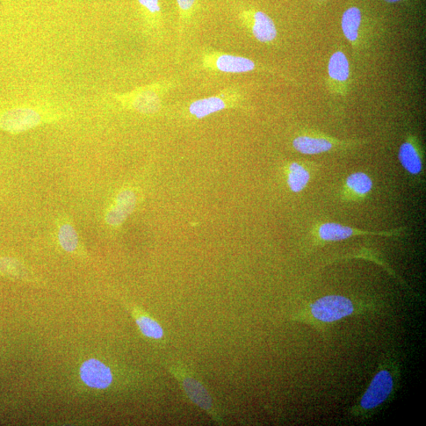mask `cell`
<instances>
[{
	"label": "cell",
	"instance_id": "1",
	"mask_svg": "<svg viewBox=\"0 0 426 426\" xmlns=\"http://www.w3.org/2000/svg\"><path fill=\"white\" fill-rule=\"evenodd\" d=\"M71 115L67 107L50 103L7 107L0 110V129L11 134H19L66 119Z\"/></svg>",
	"mask_w": 426,
	"mask_h": 426
},
{
	"label": "cell",
	"instance_id": "2",
	"mask_svg": "<svg viewBox=\"0 0 426 426\" xmlns=\"http://www.w3.org/2000/svg\"><path fill=\"white\" fill-rule=\"evenodd\" d=\"M171 86L170 82H157L141 86L122 95L115 93L112 97L126 110L142 115H154L160 111L162 97Z\"/></svg>",
	"mask_w": 426,
	"mask_h": 426
},
{
	"label": "cell",
	"instance_id": "17",
	"mask_svg": "<svg viewBox=\"0 0 426 426\" xmlns=\"http://www.w3.org/2000/svg\"><path fill=\"white\" fill-rule=\"evenodd\" d=\"M131 311L137 326L144 336L154 339V341H161L164 338L165 334L163 327L153 317L137 307H131Z\"/></svg>",
	"mask_w": 426,
	"mask_h": 426
},
{
	"label": "cell",
	"instance_id": "22",
	"mask_svg": "<svg viewBox=\"0 0 426 426\" xmlns=\"http://www.w3.org/2000/svg\"><path fill=\"white\" fill-rule=\"evenodd\" d=\"M179 14V30L183 33L191 23L196 7L197 0H176Z\"/></svg>",
	"mask_w": 426,
	"mask_h": 426
},
{
	"label": "cell",
	"instance_id": "18",
	"mask_svg": "<svg viewBox=\"0 0 426 426\" xmlns=\"http://www.w3.org/2000/svg\"><path fill=\"white\" fill-rule=\"evenodd\" d=\"M310 180L309 171L298 162H293L289 166L287 173V184L293 193H301L304 191Z\"/></svg>",
	"mask_w": 426,
	"mask_h": 426
},
{
	"label": "cell",
	"instance_id": "6",
	"mask_svg": "<svg viewBox=\"0 0 426 426\" xmlns=\"http://www.w3.org/2000/svg\"><path fill=\"white\" fill-rule=\"evenodd\" d=\"M310 314L316 321L334 323L355 312L353 302L341 295L324 296L309 306Z\"/></svg>",
	"mask_w": 426,
	"mask_h": 426
},
{
	"label": "cell",
	"instance_id": "15",
	"mask_svg": "<svg viewBox=\"0 0 426 426\" xmlns=\"http://www.w3.org/2000/svg\"><path fill=\"white\" fill-rule=\"evenodd\" d=\"M320 240L324 242H339L348 240V238L361 235H381L364 232V230L352 228L348 226L339 225L336 223H324L317 230Z\"/></svg>",
	"mask_w": 426,
	"mask_h": 426
},
{
	"label": "cell",
	"instance_id": "14",
	"mask_svg": "<svg viewBox=\"0 0 426 426\" xmlns=\"http://www.w3.org/2000/svg\"><path fill=\"white\" fill-rule=\"evenodd\" d=\"M399 160L409 174L418 176L422 171V151L417 139L410 136L405 142L401 144L399 150Z\"/></svg>",
	"mask_w": 426,
	"mask_h": 426
},
{
	"label": "cell",
	"instance_id": "5",
	"mask_svg": "<svg viewBox=\"0 0 426 426\" xmlns=\"http://www.w3.org/2000/svg\"><path fill=\"white\" fill-rule=\"evenodd\" d=\"M170 371L181 385L187 397L195 405L206 411L216 422H223L214 408L211 394L204 385L194 376V374L183 366H172Z\"/></svg>",
	"mask_w": 426,
	"mask_h": 426
},
{
	"label": "cell",
	"instance_id": "7",
	"mask_svg": "<svg viewBox=\"0 0 426 426\" xmlns=\"http://www.w3.org/2000/svg\"><path fill=\"white\" fill-rule=\"evenodd\" d=\"M238 18L241 25L258 42L271 45L276 41L277 28L265 12L254 9H243L238 13Z\"/></svg>",
	"mask_w": 426,
	"mask_h": 426
},
{
	"label": "cell",
	"instance_id": "13",
	"mask_svg": "<svg viewBox=\"0 0 426 426\" xmlns=\"http://www.w3.org/2000/svg\"><path fill=\"white\" fill-rule=\"evenodd\" d=\"M56 240L60 248L72 255H82L83 247L73 222L68 216H61L56 223Z\"/></svg>",
	"mask_w": 426,
	"mask_h": 426
},
{
	"label": "cell",
	"instance_id": "21",
	"mask_svg": "<svg viewBox=\"0 0 426 426\" xmlns=\"http://www.w3.org/2000/svg\"><path fill=\"white\" fill-rule=\"evenodd\" d=\"M147 26L156 30L161 25V12L160 0H138Z\"/></svg>",
	"mask_w": 426,
	"mask_h": 426
},
{
	"label": "cell",
	"instance_id": "9",
	"mask_svg": "<svg viewBox=\"0 0 426 426\" xmlns=\"http://www.w3.org/2000/svg\"><path fill=\"white\" fill-rule=\"evenodd\" d=\"M395 386V379L391 371L382 369L375 375L369 387L362 396L359 409L364 412L378 409L385 403L392 395Z\"/></svg>",
	"mask_w": 426,
	"mask_h": 426
},
{
	"label": "cell",
	"instance_id": "16",
	"mask_svg": "<svg viewBox=\"0 0 426 426\" xmlns=\"http://www.w3.org/2000/svg\"><path fill=\"white\" fill-rule=\"evenodd\" d=\"M363 16L356 6L349 7L343 14L341 28L344 37L353 47L359 46V31L362 26Z\"/></svg>",
	"mask_w": 426,
	"mask_h": 426
},
{
	"label": "cell",
	"instance_id": "20",
	"mask_svg": "<svg viewBox=\"0 0 426 426\" xmlns=\"http://www.w3.org/2000/svg\"><path fill=\"white\" fill-rule=\"evenodd\" d=\"M373 186L372 179L364 172H356L346 179V187L357 197H366Z\"/></svg>",
	"mask_w": 426,
	"mask_h": 426
},
{
	"label": "cell",
	"instance_id": "8",
	"mask_svg": "<svg viewBox=\"0 0 426 426\" xmlns=\"http://www.w3.org/2000/svg\"><path fill=\"white\" fill-rule=\"evenodd\" d=\"M139 202V193L134 187L127 186L115 195L105 212V225L112 229H118L131 215Z\"/></svg>",
	"mask_w": 426,
	"mask_h": 426
},
{
	"label": "cell",
	"instance_id": "3",
	"mask_svg": "<svg viewBox=\"0 0 426 426\" xmlns=\"http://www.w3.org/2000/svg\"><path fill=\"white\" fill-rule=\"evenodd\" d=\"M201 67L208 72L225 74H244L256 70L272 72L249 58L223 53L213 49L205 50L201 53Z\"/></svg>",
	"mask_w": 426,
	"mask_h": 426
},
{
	"label": "cell",
	"instance_id": "11",
	"mask_svg": "<svg viewBox=\"0 0 426 426\" xmlns=\"http://www.w3.org/2000/svg\"><path fill=\"white\" fill-rule=\"evenodd\" d=\"M329 85L335 95L346 96L349 91L350 63L341 50L330 57L328 64Z\"/></svg>",
	"mask_w": 426,
	"mask_h": 426
},
{
	"label": "cell",
	"instance_id": "4",
	"mask_svg": "<svg viewBox=\"0 0 426 426\" xmlns=\"http://www.w3.org/2000/svg\"><path fill=\"white\" fill-rule=\"evenodd\" d=\"M244 104L243 91L235 86H230L218 95L193 101L187 108V112L191 117L201 119L223 110L242 108Z\"/></svg>",
	"mask_w": 426,
	"mask_h": 426
},
{
	"label": "cell",
	"instance_id": "10",
	"mask_svg": "<svg viewBox=\"0 0 426 426\" xmlns=\"http://www.w3.org/2000/svg\"><path fill=\"white\" fill-rule=\"evenodd\" d=\"M348 142L339 141L320 133L302 134L293 140L292 146L299 153L304 155H319L331 150L348 147Z\"/></svg>",
	"mask_w": 426,
	"mask_h": 426
},
{
	"label": "cell",
	"instance_id": "12",
	"mask_svg": "<svg viewBox=\"0 0 426 426\" xmlns=\"http://www.w3.org/2000/svg\"><path fill=\"white\" fill-rule=\"evenodd\" d=\"M79 374L86 386L99 390L110 388L114 380L110 368L96 358L85 361L79 369Z\"/></svg>",
	"mask_w": 426,
	"mask_h": 426
},
{
	"label": "cell",
	"instance_id": "23",
	"mask_svg": "<svg viewBox=\"0 0 426 426\" xmlns=\"http://www.w3.org/2000/svg\"><path fill=\"white\" fill-rule=\"evenodd\" d=\"M385 1L389 4H394L401 1V0H385Z\"/></svg>",
	"mask_w": 426,
	"mask_h": 426
},
{
	"label": "cell",
	"instance_id": "19",
	"mask_svg": "<svg viewBox=\"0 0 426 426\" xmlns=\"http://www.w3.org/2000/svg\"><path fill=\"white\" fill-rule=\"evenodd\" d=\"M0 275L17 279H28L30 273L25 265L16 257H0Z\"/></svg>",
	"mask_w": 426,
	"mask_h": 426
}]
</instances>
